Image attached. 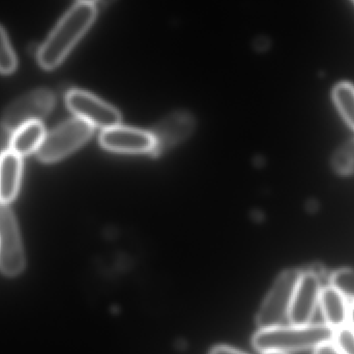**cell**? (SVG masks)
<instances>
[{
    "mask_svg": "<svg viewBox=\"0 0 354 354\" xmlns=\"http://www.w3.org/2000/svg\"><path fill=\"white\" fill-rule=\"evenodd\" d=\"M330 286L337 289L345 299L354 301V270L342 268L333 272Z\"/></svg>",
    "mask_w": 354,
    "mask_h": 354,
    "instance_id": "cell-16",
    "label": "cell"
},
{
    "mask_svg": "<svg viewBox=\"0 0 354 354\" xmlns=\"http://www.w3.org/2000/svg\"><path fill=\"white\" fill-rule=\"evenodd\" d=\"M93 127L76 118L68 120L46 134L45 139L37 149V158L45 163H54L80 149L89 140Z\"/></svg>",
    "mask_w": 354,
    "mask_h": 354,
    "instance_id": "cell-4",
    "label": "cell"
},
{
    "mask_svg": "<svg viewBox=\"0 0 354 354\" xmlns=\"http://www.w3.org/2000/svg\"><path fill=\"white\" fill-rule=\"evenodd\" d=\"M196 128L195 118L189 112L176 111L158 122L151 131L156 155H161L191 137Z\"/></svg>",
    "mask_w": 354,
    "mask_h": 354,
    "instance_id": "cell-10",
    "label": "cell"
},
{
    "mask_svg": "<svg viewBox=\"0 0 354 354\" xmlns=\"http://www.w3.org/2000/svg\"><path fill=\"white\" fill-rule=\"evenodd\" d=\"M97 15V6L93 2H77L60 19L37 50V58L39 66L47 71L59 66L73 48L91 28Z\"/></svg>",
    "mask_w": 354,
    "mask_h": 354,
    "instance_id": "cell-1",
    "label": "cell"
},
{
    "mask_svg": "<svg viewBox=\"0 0 354 354\" xmlns=\"http://www.w3.org/2000/svg\"><path fill=\"white\" fill-rule=\"evenodd\" d=\"M45 136V127L41 122H31L23 124L12 134L10 151L21 158L37 153Z\"/></svg>",
    "mask_w": 354,
    "mask_h": 354,
    "instance_id": "cell-13",
    "label": "cell"
},
{
    "mask_svg": "<svg viewBox=\"0 0 354 354\" xmlns=\"http://www.w3.org/2000/svg\"><path fill=\"white\" fill-rule=\"evenodd\" d=\"M334 328L326 324L280 326L259 330L252 339L254 348L262 353H287L315 349L334 341Z\"/></svg>",
    "mask_w": 354,
    "mask_h": 354,
    "instance_id": "cell-2",
    "label": "cell"
},
{
    "mask_svg": "<svg viewBox=\"0 0 354 354\" xmlns=\"http://www.w3.org/2000/svg\"><path fill=\"white\" fill-rule=\"evenodd\" d=\"M335 344L342 354H354V330L345 326L335 332Z\"/></svg>",
    "mask_w": 354,
    "mask_h": 354,
    "instance_id": "cell-18",
    "label": "cell"
},
{
    "mask_svg": "<svg viewBox=\"0 0 354 354\" xmlns=\"http://www.w3.org/2000/svg\"><path fill=\"white\" fill-rule=\"evenodd\" d=\"M25 268L22 239L14 212L8 204L0 202V270L16 277Z\"/></svg>",
    "mask_w": 354,
    "mask_h": 354,
    "instance_id": "cell-6",
    "label": "cell"
},
{
    "mask_svg": "<svg viewBox=\"0 0 354 354\" xmlns=\"http://www.w3.org/2000/svg\"><path fill=\"white\" fill-rule=\"evenodd\" d=\"M22 158L12 151L0 157V202L8 204L18 195L22 178Z\"/></svg>",
    "mask_w": 354,
    "mask_h": 354,
    "instance_id": "cell-11",
    "label": "cell"
},
{
    "mask_svg": "<svg viewBox=\"0 0 354 354\" xmlns=\"http://www.w3.org/2000/svg\"><path fill=\"white\" fill-rule=\"evenodd\" d=\"M78 1H82V2H93V3H95V0H78Z\"/></svg>",
    "mask_w": 354,
    "mask_h": 354,
    "instance_id": "cell-24",
    "label": "cell"
},
{
    "mask_svg": "<svg viewBox=\"0 0 354 354\" xmlns=\"http://www.w3.org/2000/svg\"><path fill=\"white\" fill-rule=\"evenodd\" d=\"M314 354H342L333 341L324 343L314 349Z\"/></svg>",
    "mask_w": 354,
    "mask_h": 354,
    "instance_id": "cell-20",
    "label": "cell"
},
{
    "mask_svg": "<svg viewBox=\"0 0 354 354\" xmlns=\"http://www.w3.org/2000/svg\"><path fill=\"white\" fill-rule=\"evenodd\" d=\"M100 145L106 151L124 155L155 156L156 145L151 131L116 126L101 133Z\"/></svg>",
    "mask_w": 354,
    "mask_h": 354,
    "instance_id": "cell-8",
    "label": "cell"
},
{
    "mask_svg": "<svg viewBox=\"0 0 354 354\" xmlns=\"http://www.w3.org/2000/svg\"><path fill=\"white\" fill-rule=\"evenodd\" d=\"M66 104L76 118L93 128L107 130L120 126L122 115L116 108L88 91L72 89L66 95Z\"/></svg>",
    "mask_w": 354,
    "mask_h": 354,
    "instance_id": "cell-5",
    "label": "cell"
},
{
    "mask_svg": "<svg viewBox=\"0 0 354 354\" xmlns=\"http://www.w3.org/2000/svg\"><path fill=\"white\" fill-rule=\"evenodd\" d=\"M322 290L319 276L314 270H303L288 314L290 324L306 326L311 324L319 305Z\"/></svg>",
    "mask_w": 354,
    "mask_h": 354,
    "instance_id": "cell-9",
    "label": "cell"
},
{
    "mask_svg": "<svg viewBox=\"0 0 354 354\" xmlns=\"http://www.w3.org/2000/svg\"><path fill=\"white\" fill-rule=\"evenodd\" d=\"M333 170L340 176L354 174V139L339 147L330 158Z\"/></svg>",
    "mask_w": 354,
    "mask_h": 354,
    "instance_id": "cell-15",
    "label": "cell"
},
{
    "mask_svg": "<svg viewBox=\"0 0 354 354\" xmlns=\"http://www.w3.org/2000/svg\"><path fill=\"white\" fill-rule=\"evenodd\" d=\"M301 272L303 270L299 268H289L279 274L256 316V324L259 330L283 326V322L288 318Z\"/></svg>",
    "mask_w": 354,
    "mask_h": 354,
    "instance_id": "cell-3",
    "label": "cell"
},
{
    "mask_svg": "<svg viewBox=\"0 0 354 354\" xmlns=\"http://www.w3.org/2000/svg\"><path fill=\"white\" fill-rule=\"evenodd\" d=\"M95 1H99L100 3L104 4V6H108V4L113 3L115 0H95Z\"/></svg>",
    "mask_w": 354,
    "mask_h": 354,
    "instance_id": "cell-23",
    "label": "cell"
},
{
    "mask_svg": "<svg viewBox=\"0 0 354 354\" xmlns=\"http://www.w3.org/2000/svg\"><path fill=\"white\" fill-rule=\"evenodd\" d=\"M17 68V57L3 27L0 25V74L10 75Z\"/></svg>",
    "mask_w": 354,
    "mask_h": 354,
    "instance_id": "cell-17",
    "label": "cell"
},
{
    "mask_svg": "<svg viewBox=\"0 0 354 354\" xmlns=\"http://www.w3.org/2000/svg\"><path fill=\"white\" fill-rule=\"evenodd\" d=\"M349 322H351V326L354 330V304L349 310Z\"/></svg>",
    "mask_w": 354,
    "mask_h": 354,
    "instance_id": "cell-22",
    "label": "cell"
},
{
    "mask_svg": "<svg viewBox=\"0 0 354 354\" xmlns=\"http://www.w3.org/2000/svg\"><path fill=\"white\" fill-rule=\"evenodd\" d=\"M332 97L343 120L354 130V85L349 82L338 83L333 88Z\"/></svg>",
    "mask_w": 354,
    "mask_h": 354,
    "instance_id": "cell-14",
    "label": "cell"
},
{
    "mask_svg": "<svg viewBox=\"0 0 354 354\" xmlns=\"http://www.w3.org/2000/svg\"><path fill=\"white\" fill-rule=\"evenodd\" d=\"M55 95L49 89H35L15 100L6 108L1 122L12 131L31 122H41L55 105Z\"/></svg>",
    "mask_w": 354,
    "mask_h": 354,
    "instance_id": "cell-7",
    "label": "cell"
},
{
    "mask_svg": "<svg viewBox=\"0 0 354 354\" xmlns=\"http://www.w3.org/2000/svg\"><path fill=\"white\" fill-rule=\"evenodd\" d=\"M264 354H286V353H264Z\"/></svg>",
    "mask_w": 354,
    "mask_h": 354,
    "instance_id": "cell-25",
    "label": "cell"
},
{
    "mask_svg": "<svg viewBox=\"0 0 354 354\" xmlns=\"http://www.w3.org/2000/svg\"><path fill=\"white\" fill-rule=\"evenodd\" d=\"M209 354H247L243 353V351H237V349L231 348L229 346H220L214 347L210 351Z\"/></svg>",
    "mask_w": 354,
    "mask_h": 354,
    "instance_id": "cell-21",
    "label": "cell"
},
{
    "mask_svg": "<svg viewBox=\"0 0 354 354\" xmlns=\"http://www.w3.org/2000/svg\"><path fill=\"white\" fill-rule=\"evenodd\" d=\"M14 131L10 130L3 122H0V157L10 149Z\"/></svg>",
    "mask_w": 354,
    "mask_h": 354,
    "instance_id": "cell-19",
    "label": "cell"
},
{
    "mask_svg": "<svg viewBox=\"0 0 354 354\" xmlns=\"http://www.w3.org/2000/svg\"><path fill=\"white\" fill-rule=\"evenodd\" d=\"M353 1L354 2V0H353Z\"/></svg>",
    "mask_w": 354,
    "mask_h": 354,
    "instance_id": "cell-26",
    "label": "cell"
},
{
    "mask_svg": "<svg viewBox=\"0 0 354 354\" xmlns=\"http://www.w3.org/2000/svg\"><path fill=\"white\" fill-rule=\"evenodd\" d=\"M319 305L328 326L336 330L347 326L351 307H348L347 299L337 289L330 285L322 288Z\"/></svg>",
    "mask_w": 354,
    "mask_h": 354,
    "instance_id": "cell-12",
    "label": "cell"
}]
</instances>
